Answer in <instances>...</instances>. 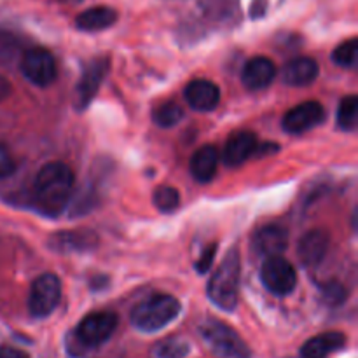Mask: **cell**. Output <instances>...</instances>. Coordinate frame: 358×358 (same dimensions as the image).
Segmentation results:
<instances>
[{
	"label": "cell",
	"instance_id": "obj_1",
	"mask_svg": "<svg viewBox=\"0 0 358 358\" xmlns=\"http://www.w3.org/2000/svg\"><path fill=\"white\" fill-rule=\"evenodd\" d=\"M76 187V175L65 163H48L34 182V198L45 215L56 217L65 210Z\"/></svg>",
	"mask_w": 358,
	"mask_h": 358
},
{
	"label": "cell",
	"instance_id": "obj_2",
	"mask_svg": "<svg viewBox=\"0 0 358 358\" xmlns=\"http://www.w3.org/2000/svg\"><path fill=\"white\" fill-rule=\"evenodd\" d=\"M241 257L238 248H231L208 282V297L224 311H233L240 297Z\"/></svg>",
	"mask_w": 358,
	"mask_h": 358
},
{
	"label": "cell",
	"instance_id": "obj_3",
	"mask_svg": "<svg viewBox=\"0 0 358 358\" xmlns=\"http://www.w3.org/2000/svg\"><path fill=\"white\" fill-rule=\"evenodd\" d=\"M180 313V303L168 294H154L131 311V324L142 332H156L170 325Z\"/></svg>",
	"mask_w": 358,
	"mask_h": 358
},
{
	"label": "cell",
	"instance_id": "obj_4",
	"mask_svg": "<svg viewBox=\"0 0 358 358\" xmlns=\"http://www.w3.org/2000/svg\"><path fill=\"white\" fill-rule=\"evenodd\" d=\"M203 341L215 355L222 358H250L252 352L247 343L234 329L219 320H208L199 327Z\"/></svg>",
	"mask_w": 358,
	"mask_h": 358
},
{
	"label": "cell",
	"instance_id": "obj_5",
	"mask_svg": "<svg viewBox=\"0 0 358 358\" xmlns=\"http://www.w3.org/2000/svg\"><path fill=\"white\" fill-rule=\"evenodd\" d=\"M59 301H62V282L56 275L44 273L31 283L28 310L34 318L49 317L58 308Z\"/></svg>",
	"mask_w": 358,
	"mask_h": 358
},
{
	"label": "cell",
	"instance_id": "obj_6",
	"mask_svg": "<svg viewBox=\"0 0 358 358\" xmlns=\"http://www.w3.org/2000/svg\"><path fill=\"white\" fill-rule=\"evenodd\" d=\"M261 280L275 296H289L297 285V273L294 266L280 255L266 259L261 268Z\"/></svg>",
	"mask_w": 358,
	"mask_h": 358
},
{
	"label": "cell",
	"instance_id": "obj_7",
	"mask_svg": "<svg viewBox=\"0 0 358 358\" xmlns=\"http://www.w3.org/2000/svg\"><path fill=\"white\" fill-rule=\"evenodd\" d=\"M21 72L34 86L45 87L55 83L56 62L55 56L44 48H31L21 58Z\"/></svg>",
	"mask_w": 358,
	"mask_h": 358
},
{
	"label": "cell",
	"instance_id": "obj_8",
	"mask_svg": "<svg viewBox=\"0 0 358 358\" xmlns=\"http://www.w3.org/2000/svg\"><path fill=\"white\" fill-rule=\"evenodd\" d=\"M117 327V315L110 311H96L84 318L76 331V338L83 346H98L107 341Z\"/></svg>",
	"mask_w": 358,
	"mask_h": 358
},
{
	"label": "cell",
	"instance_id": "obj_9",
	"mask_svg": "<svg viewBox=\"0 0 358 358\" xmlns=\"http://www.w3.org/2000/svg\"><path fill=\"white\" fill-rule=\"evenodd\" d=\"M108 73V58H94L84 66L83 76L76 86V108L84 110L93 101L103 83L105 76Z\"/></svg>",
	"mask_w": 358,
	"mask_h": 358
},
{
	"label": "cell",
	"instance_id": "obj_10",
	"mask_svg": "<svg viewBox=\"0 0 358 358\" xmlns=\"http://www.w3.org/2000/svg\"><path fill=\"white\" fill-rule=\"evenodd\" d=\"M324 119L325 110L322 103L313 100L304 101V103H299L287 112L285 117H283V129L287 133H292V135H301V133H306L313 129L315 126L322 124Z\"/></svg>",
	"mask_w": 358,
	"mask_h": 358
},
{
	"label": "cell",
	"instance_id": "obj_11",
	"mask_svg": "<svg viewBox=\"0 0 358 358\" xmlns=\"http://www.w3.org/2000/svg\"><path fill=\"white\" fill-rule=\"evenodd\" d=\"M289 247V233L282 226H264L254 234L252 248L262 257H280Z\"/></svg>",
	"mask_w": 358,
	"mask_h": 358
},
{
	"label": "cell",
	"instance_id": "obj_12",
	"mask_svg": "<svg viewBox=\"0 0 358 358\" xmlns=\"http://www.w3.org/2000/svg\"><path fill=\"white\" fill-rule=\"evenodd\" d=\"M98 243V236L93 231L73 229L62 231L49 238V247L59 254H73V252H91Z\"/></svg>",
	"mask_w": 358,
	"mask_h": 358
},
{
	"label": "cell",
	"instance_id": "obj_13",
	"mask_svg": "<svg viewBox=\"0 0 358 358\" xmlns=\"http://www.w3.org/2000/svg\"><path fill=\"white\" fill-rule=\"evenodd\" d=\"M331 238L324 229H311L299 240L297 255L306 268H315L325 259Z\"/></svg>",
	"mask_w": 358,
	"mask_h": 358
},
{
	"label": "cell",
	"instance_id": "obj_14",
	"mask_svg": "<svg viewBox=\"0 0 358 358\" xmlns=\"http://www.w3.org/2000/svg\"><path fill=\"white\" fill-rule=\"evenodd\" d=\"M184 96L191 108L198 112H212L220 101V90L206 79H196L187 84Z\"/></svg>",
	"mask_w": 358,
	"mask_h": 358
},
{
	"label": "cell",
	"instance_id": "obj_15",
	"mask_svg": "<svg viewBox=\"0 0 358 358\" xmlns=\"http://www.w3.org/2000/svg\"><path fill=\"white\" fill-rule=\"evenodd\" d=\"M276 76V66L266 56H255L250 58L243 66V73H241V79L243 84L252 91H259L268 87L273 83Z\"/></svg>",
	"mask_w": 358,
	"mask_h": 358
},
{
	"label": "cell",
	"instance_id": "obj_16",
	"mask_svg": "<svg viewBox=\"0 0 358 358\" xmlns=\"http://www.w3.org/2000/svg\"><path fill=\"white\" fill-rule=\"evenodd\" d=\"M257 149V136L252 131H236L229 136L224 149V161L227 166H240L250 159Z\"/></svg>",
	"mask_w": 358,
	"mask_h": 358
},
{
	"label": "cell",
	"instance_id": "obj_17",
	"mask_svg": "<svg viewBox=\"0 0 358 358\" xmlns=\"http://www.w3.org/2000/svg\"><path fill=\"white\" fill-rule=\"evenodd\" d=\"M318 63L313 58H308V56H299V58L290 59L289 63L283 69V83L289 84V86H308V84L313 83L318 77Z\"/></svg>",
	"mask_w": 358,
	"mask_h": 358
},
{
	"label": "cell",
	"instance_id": "obj_18",
	"mask_svg": "<svg viewBox=\"0 0 358 358\" xmlns=\"http://www.w3.org/2000/svg\"><path fill=\"white\" fill-rule=\"evenodd\" d=\"M346 345V336L341 332H324L308 339L301 348V358H327Z\"/></svg>",
	"mask_w": 358,
	"mask_h": 358
},
{
	"label": "cell",
	"instance_id": "obj_19",
	"mask_svg": "<svg viewBox=\"0 0 358 358\" xmlns=\"http://www.w3.org/2000/svg\"><path fill=\"white\" fill-rule=\"evenodd\" d=\"M217 166H219V152L213 145H205L194 152L189 163V170L194 180L206 184L212 180L217 173Z\"/></svg>",
	"mask_w": 358,
	"mask_h": 358
},
{
	"label": "cell",
	"instance_id": "obj_20",
	"mask_svg": "<svg viewBox=\"0 0 358 358\" xmlns=\"http://www.w3.org/2000/svg\"><path fill=\"white\" fill-rule=\"evenodd\" d=\"M115 21H117V13H115L112 7L98 6L83 10V13L77 16L76 24L77 28L83 31H100L112 27Z\"/></svg>",
	"mask_w": 358,
	"mask_h": 358
},
{
	"label": "cell",
	"instance_id": "obj_21",
	"mask_svg": "<svg viewBox=\"0 0 358 358\" xmlns=\"http://www.w3.org/2000/svg\"><path fill=\"white\" fill-rule=\"evenodd\" d=\"M338 124L345 131H353L358 124V96L350 94L339 103Z\"/></svg>",
	"mask_w": 358,
	"mask_h": 358
},
{
	"label": "cell",
	"instance_id": "obj_22",
	"mask_svg": "<svg viewBox=\"0 0 358 358\" xmlns=\"http://www.w3.org/2000/svg\"><path fill=\"white\" fill-rule=\"evenodd\" d=\"M182 117H184V112L175 101H164L152 114L154 122L161 128H173L182 121Z\"/></svg>",
	"mask_w": 358,
	"mask_h": 358
},
{
	"label": "cell",
	"instance_id": "obj_23",
	"mask_svg": "<svg viewBox=\"0 0 358 358\" xmlns=\"http://www.w3.org/2000/svg\"><path fill=\"white\" fill-rule=\"evenodd\" d=\"M154 205L159 212L171 213L178 208L180 205V194L177 189L170 187V185H161L154 191Z\"/></svg>",
	"mask_w": 358,
	"mask_h": 358
},
{
	"label": "cell",
	"instance_id": "obj_24",
	"mask_svg": "<svg viewBox=\"0 0 358 358\" xmlns=\"http://www.w3.org/2000/svg\"><path fill=\"white\" fill-rule=\"evenodd\" d=\"M332 59L338 63L343 69H353L357 66L358 62V41L357 38H350V41L343 42L332 52Z\"/></svg>",
	"mask_w": 358,
	"mask_h": 358
},
{
	"label": "cell",
	"instance_id": "obj_25",
	"mask_svg": "<svg viewBox=\"0 0 358 358\" xmlns=\"http://www.w3.org/2000/svg\"><path fill=\"white\" fill-rule=\"evenodd\" d=\"M320 296L327 304H331V306H338V304L345 303L346 301V297H348V290H346V287L343 285V283L332 280V282L324 283V285L320 287Z\"/></svg>",
	"mask_w": 358,
	"mask_h": 358
},
{
	"label": "cell",
	"instance_id": "obj_26",
	"mask_svg": "<svg viewBox=\"0 0 358 358\" xmlns=\"http://www.w3.org/2000/svg\"><path fill=\"white\" fill-rule=\"evenodd\" d=\"M187 353L189 345L180 339H170L157 348V357L159 358H184Z\"/></svg>",
	"mask_w": 358,
	"mask_h": 358
},
{
	"label": "cell",
	"instance_id": "obj_27",
	"mask_svg": "<svg viewBox=\"0 0 358 358\" xmlns=\"http://www.w3.org/2000/svg\"><path fill=\"white\" fill-rule=\"evenodd\" d=\"M17 51V41L7 31L0 30V62H9Z\"/></svg>",
	"mask_w": 358,
	"mask_h": 358
},
{
	"label": "cell",
	"instance_id": "obj_28",
	"mask_svg": "<svg viewBox=\"0 0 358 358\" xmlns=\"http://www.w3.org/2000/svg\"><path fill=\"white\" fill-rule=\"evenodd\" d=\"M14 170H16V163H14L9 149L6 145H0V180L13 175Z\"/></svg>",
	"mask_w": 358,
	"mask_h": 358
},
{
	"label": "cell",
	"instance_id": "obj_29",
	"mask_svg": "<svg viewBox=\"0 0 358 358\" xmlns=\"http://www.w3.org/2000/svg\"><path fill=\"white\" fill-rule=\"evenodd\" d=\"M215 248H217V245H215V243H212V245H208V247H206L205 250H203L201 257H199L198 264H196V268H198V271H199V273L208 271L210 264H212V262H213V257H215Z\"/></svg>",
	"mask_w": 358,
	"mask_h": 358
},
{
	"label": "cell",
	"instance_id": "obj_30",
	"mask_svg": "<svg viewBox=\"0 0 358 358\" xmlns=\"http://www.w3.org/2000/svg\"><path fill=\"white\" fill-rule=\"evenodd\" d=\"M0 358H28V355L16 348H2L0 350Z\"/></svg>",
	"mask_w": 358,
	"mask_h": 358
},
{
	"label": "cell",
	"instance_id": "obj_31",
	"mask_svg": "<svg viewBox=\"0 0 358 358\" xmlns=\"http://www.w3.org/2000/svg\"><path fill=\"white\" fill-rule=\"evenodd\" d=\"M9 93H10V84H9V80H7L6 77L0 76V101L6 100V98L9 96Z\"/></svg>",
	"mask_w": 358,
	"mask_h": 358
},
{
	"label": "cell",
	"instance_id": "obj_32",
	"mask_svg": "<svg viewBox=\"0 0 358 358\" xmlns=\"http://www.w3.org/2000/svg\"><path fill=\"white\" fill-rule=\"evenodd\" d=\"M58 2H62V3H79V2H83V0H58Z\"/></svg>",
	"mask_w": 358,
	"mask_h": 358
}]
</instances>
